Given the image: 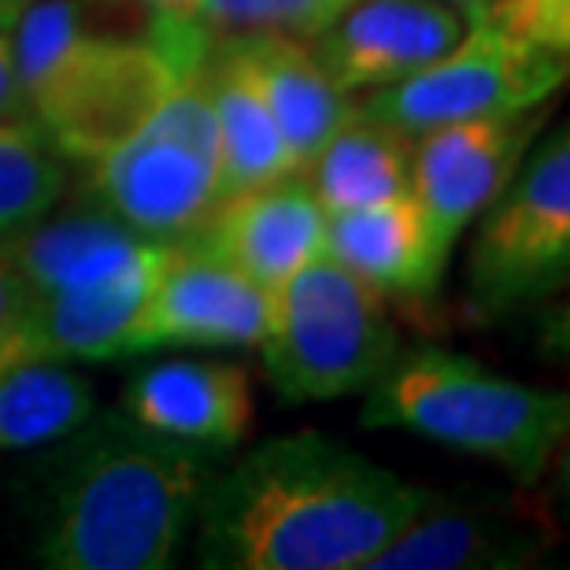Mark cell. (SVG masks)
I'll return each mask as SVG.
<instances>
[{
  "label": "cell",
  "instance_id": "6da1fadb",
  "mask_svg": "<svg viewBox=\"0 0 570 570\" xmlns=\"http://www.w3.org/2000/svg\"><path fill=\"white\" fill-rule=\"evenodd\" d=\"M430 500L326 433H285L212 471L197 560L212 570H363Z\"/></svg>",
  "mask_w": 570,
  "mask_h": 570
},
{
  "label": "cell",
  "instance_id": "7a4b0ae2",
  "mask_svg": "<svg viewBox=\"0 0 570 570\" xmlns=\"http://www.w3.org/2000/svg\"><path fill=\"white\" fill-rule=\"evenodd\" d=\"M38 533L52 570H164L197 519L219 455L167 441L122 412L63 438Z\"/></svg>",
  "mask_w": 570,
  "mask_h": 570
},
{
  "label": "cell",
  "instance_id": "3957f363",
  "mask_svg": "<svg viewBox=\"0 0 570 570\" xmlns=\"http://www.w3.org/2000/svg\"><path fill=\"white\" fill-rule=\"evenodd\" d=\"M11 41L33 122L67 159L111 153L186 82L148 33L105 30L82 0H27Z\"/></svg>",
  "mask_w": 570,
  "mask_h": 570
},
{
  "label": "cell",
  "instance_id": "277c9868",
  "mask_svg": "<svg viewBox=\"0 0 570 570\" xmlns=\"http://www.w3.org/2000/svg\"><path fill=\"white\" fill-rule=\"evenodd\" d=\"M367 430H412L449 449L485 455L519 485L549 471L570 426L567 393L533 390L449 348H401L363 401Z\"/></svg>",
  "mask_w": 570,
  "mask_h": 570
},
{
  "label": "cell",
  "instance_id": "5b68a950",
  "mask_svg": "<svg viewBox=\"0 0 570 570\" xmlns=\"http://www.w3.org/2000/svg\"><path fill=\"white\" fill-rule=\"evenodd\" d=\"M267 382L289 404L367 393L401 352L385 296L326 253L271 293Z\"/></svg>",
  "mask_w": 570,
  "mask_h": 570
},
{
  "label": "cell",
  "instance_id": "8992f818",
  "mask_svg": "<svg viewBox=\"0 0 570 570\" xmlns=\"http://www.w3.org/2000/svg\"><path fill=\"white\" fill-rule=\"evenodd\" d=\"M89 200L153 242L197 234L219 189V138L200 78L170 94L145 127L94 159Z\"/></svg>",
  "mask_w": 570,
  "mask_h": 570
},
{
  "label": "cell",
  "instance_id": "52a82bcc",
  "mask_svg": "<svg viewBox=\"0 0 570 570\" xmlns=\"http://www.w3.org/2000/svg\"><path fill=\"white\" fill-rule=\"evenodd\" d=\"M466 264L471 304L485 318L519 312L563 289L570 271V138L560 127L522 159L485 208Z\"/></svg>",
  "mask_w": 570,
  "mask_h": 570
},
{
  "label": "cell",
  "instance_id": "ba28073f",
  "mask_svg": "<svg viewBox=\"0 0 570 570\" xmlns=\"http://www.w3.org/2000/svg\"><path fill=\"white\" fill-rule=\"evenodd\" d=\"M563 78L567 52L533 49L482 22H466V33L441 60L385 89H371L356 111L419 138L444 122L538 108Z\"/></svg>",
  "mask_w": 570,
  "mask_h": 570
},
{
  "label": "cell",
  "instance_id": "9c48e42d",
  "mask_svg": "<svg viewBox=\"0 0 570 570\" xmlns=\"http://www.w3.org/2000/svg\"><path fill=\"white\" fill-rule=\"evenodd\" d=\"M544 105L444 122L412 138V197L438 253L449 264L460 234L493 204L544 130Z\"/></svg>",
  "mask_w": 570,
  "mask_h": 570
},
{
  "label": "cell",
  "instance_id": "30bf717a",
  "mask_svg": "<svg viewBox=\"0 0 570 570\" xmlns=\"http://www.w3.org/2000/svg\"><path fill=\"white\" fill-rule=\"evenodd\" d=\"M271 293L197 234L167 245L153 293L134 318L122 356L153 348H256L267 334Z\"/></svg>",
  "mask_w": 570,
  "mask_h": 570
},
{
  "label": "cell",
  "instance_id": "8fae6325",
  "mask_svg": "<svg viewBox=\"0 0 570 570\" xmlns=\"http://www.w3.org/2000/svg\"><path fill=\"white\" fill-rule=\"evenodd\" d=\"M463 33V8L449 0H352L312 49L341 94H371L441 60Z\"/></svg>",
  "mask_w": 570,
  "mask_h": 570
},
{
  "label": "cell",
  "instance_id": "7c38bea8",
  "mask_svg": "<svg viewBox=\"0 0 570 570\" xmlns=\"http://www.w3.org/2000/svg\"><path fill=\"white\" fill-rule=\"evenodd\" d=\"M170 242H156L116 275L60 293H30L0 341V360H116L153 293Z\"/></svg>",
  "mask_w": 570,
  "mask_h": 570
},
{
  "label": "cell",
  "instance_id": "4fadbf2b",
  "mask_svg": "<svg viewBox=\"0 0 570 570\" xmlns=\"http://www.w3.org/2000/svg\"><path fill=\"white\" fill-rule=\"evenodd\" d=\"M330 215L304 170L237 189L212 208L197 230L223 259L267 293L326 253Z\"/></svg>",
  "mask_w": 570,
  "mask_h": 570
},
{
  "label": "cell",
  "instance_id": "5bb4252c",
  "mask_svg": "<svg viewBox=\"0 0 570 570\" xmlns=\"http://www.w3.org/2000/svg\"><path fill=\"white\" fill-rule=\"evenodd\" d=\"M119 412L148 433L223 455L248 438L253 385L234 363L167 360L134 374Z\"/></svg>",
  "mask_w": 570,
  "mask_h": 570
},
{
  "label": "cell",
  "instance_id": "9a60e30c",
  "mask_svg": "<svg viewBox=\"0 0 570 570\" xmlns=\"http://www.w3.org/2000/svg\"><path fill=\"white\" fill-rule=\"evenodd\" d=\"M215 38L234 56V63L245 71L256 94L264 97L285 145L304 170L307 159L318 153V145L352 116L348 94H341L323 60L315 56L312 41L304 38L271 30L215 33Z\"/></svg>",
  "mask_w": 570,
  "mask_h": 570
},
{
  "label": "cell",
  "instance_id": "2e32d148",
  "mask_svg": "<svg viewBox=\"0 0 570 570\" xmlns=\"http://www.w3.org/2000/svg\"><path fill=\"white\" fill-rule=\"evenodd\" d=\"M153 245V237H141L89 200L86 208L63 215L49 212L30 230L0 245V259L16 271L30 293H60L116 275Z\"/></svg>",
  "mask_w": 570,
  "mask_h": 570
},
{
  "label": "cell",
  "instance_id": "e0dca14e",
  "mask_svg": "<svg viewBox=\"0 0 570 570\" xmlns=\"http://www.w3.org/2000/svg\"><path fill=\"white\" fill-rule=\"evenodd\" d=\"M326 256L396 301H426L438 293L444 267H449L433 253L415 197L330 215Z\"/></svg>",
  "mask_w": 570,
  "mask_h": 570
},
{
  "label": "cell",
  "instance_id": "ac0fdd59",
  "mask_svg": "<svg viewBox=\"0 0 570 570\" xmlns=\"http://www.w3.org/2000/svg\"><path fill=\"white\" fill-rule=\"evenodd\" d=\"M541 541L485 508L444 504L430 493L419 515L363 570H511L538 560Z\"/></svg>",
  "mask_w": 570,
  "mask_h": 570
},
{
  "label": "cell",
  "instance_id": "d6986e66",
  "mask_svg": "<svg viewBox=\"0 0 570 570\" xmlns=\"http://www.w3.org/2000/svg\"><path fill=\"white\" fill-rule=\"evenodd\" d=\"M197 78L208 94L215 116V138H219V189L230 197L237 189L264 186L271 178L301 170L296 156L285 145L275 116L267 111L264 97L256 94L234 56L212 38L208 52L197 67Z\"/></svg>",
  "mask_w": 570,
  "mask_h": 570
},
{
  "label": "cell",
  "instance_id": "ffe728a7",
  "mask_svg": "<svg viewBox=\"0 0 570 570\" xmlns=\"http://www.w3.org/2000/svg\"><path fill=\"white\" fill-rule=\"evenodd\" d=\"M304 175L326 215L412 197V138L352 108L304 164Z\"/></svg>",
  "mask_w": 570,
  "mask_h": 570
},
{
  "label": "cell",
  "instance_id": "44dd1931",
  "mask_svg": "<svg viewBox=\"0 0 570 570\" xmlns=\"http://www.w3.org/2000/svg\"><path fill=\"white\" fill-rule=\"evenodd\" d=\"M97 415V390L60 360H0V449H41Z\"/></svg>",
  "mask_w": 570,
  "mask_h": 570
},
{
  "label": "cell",
  "instance_id": "7402d4cb",
  "mask_svg": "<svg viewBox=\"0 0 570 570\" xmlns=\"http://www.w3.org/2000/svg\"><path fill=\"white\" fill-rule=\"evenodd\" d=\"M63 153L33 122H0V245L56 212L67 189Z\"/></svg>",
  "mask_w": 570,
  "mask_h": 570
},
{
  "label": "cell",
  "instance_id": "603a6c76",
  "mask_svg": "<svg viewBox=\"0 0 570 570\" xmlns=\"http://www.w3.org/2000/svg\"><path fill=\"white\" fill-rule=\"evenodd\" d=\"M348 4L352 0H200L186 16L212 33L271 30L312 41Z\"/></svg>",
  "mask_w": 570,
  "mask_h": 570
},
{
  "label": "cell",
  "instance_id": "cb8c5ba5",
  "mask_svg": "<svg viewBox=\"0 0 570 570\" xmlns=\"http://www.w3.org/2000/svg\"><path fill=\"white\" fill-rule=\"evenodd\" d=\"M463 16L533 49L570 52V0H474Z\"/></svg>",
  "mask_w": 570,
  "mask_h": 570
},
{
  "label": "cell",
  "instance_id": "d4e9b609",
  "mask_svg": "<svg viewBox=\"0 0 570 570\" xmlns=\"http://www.w3.org/2000/svg\"><path fill=\"white\" fill-rule=\"evenodd\" d=\"M0 122H33V108L22 86L16 41H11V27H0ZM38 127V122H33Z\"/></svg>",
  "mask_w": 570,
  "mask_h": 570
},
{
  "label": "cell",
  "instance_id": "484cf974",
  "mask_svg": "<svg viewBox=\"0 0 570 570\" xmlns=\"http://www.w3.org/2000/svg\"><path fill=\"white\" fill-rule=\"evenodd\" d=\"M27 296H30V289L19 282L16 271H11L4 259H0V341H4L11 323L19 318L22 304H27Z\"/></svg>",
  "mask_w": 570,
  "mask_h": 570
},
{
  "label": "cell",
  "instance_id": "4316f807",
  "mask_svg": "<svg viewBox=\"0 0 570 570\" xmlns=\"http://www.w3.org/2000/svg\"><path fill=\"white\" fill-rule=\"evenodd\" d=\"M134 4H145L148 11H193L200 0H134Z\"/></svg>",
  "mask_w": 570,
  "mask_h": 570
},
{
  "label": "cell",
  "instance_id": "83f0119b",
  "mask_svg": "<svg viewBox=\"0 0 570 570\" xmlns=\"http://www.w3.org/2000/svg\"><path fill=\"white\" fill-rule=\"evenodd\" d=\"M22 4H27V0H0V27H16Z\"/></svg>",
  "mask_w": 570,
  "mask_h": 570
},
{
  "label": "cell",
  "instance_id": "f1b7e54d",
  "mask_svg": "<svg viewBox=\"0 0 570 570\" xmlns=\"http://www.w3.org/2000/svg\"><path fill=\"white\" fill-rule=\"evenodd\" d=\"M449 4H460V8H466V4H474V0H449Z\"/></svg>",
  "mask_w": 570,
  "mask_h": 570
}]
</instances>
